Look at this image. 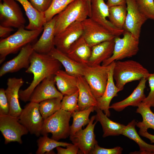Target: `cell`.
I'll return each instance as SVG.
<instances>
[{"mask_svg": "<svg viewBox=\"0 0 154 154\" xmlns=\"http://www.w3.org/2000/svg\"><path fill=\"white\" fill-rule=\"evenodd\" d=\"M48 134L40 137L37 141L38 149L36 152L37 154L49 153L53 149L58 147H66L71 143L59 142L48 137Z\"/></svg>", "mask_w": 154, "mask_h": 154, "instance_id": "cell-32", "label": "cell"}, {"mask_svg": "<svg viewBox=\"0 0 154 154\" xmlns=\"http://www.w3.org/2000/svg\"><path fill=\"white\" fill-rule=\"evenodd\" d=\"M83 33L82 22H74L55 36V47L61 52L67 54L70 46L82 35Z\"/></svg>", "mask_w": 154, "mask_h": 154, "instance_id": "cell-14", "label": "cell"}, {"mask_svg": "<svg viewBox=\"0 0 154 154\" xmlns=\"http://www.w3.org/2000/svg\"><path fill=\"white\" fill-rule=\"evenodd\" d=\"M54 75L45 78L36 87L30 97L29 101L39 103L48 99L63 98V95L55 86Z\"/></svg>", "mask_w": 154, "mask_h": 154, "instance_id": "cell-17", "label": "cell"}, {"mask_svg": "<svg viewBox=\"0 0 154 154\" xmlns=\"http://www.w3.org/2000/svg\"><path fill=\"white\" fill-rule=\"evenodd\" d=\"M115 62L110 64L107 83L104 92L102 96L97 99V106L96 107L103 111L108 117L110 116L109 111L110 103L113 98L117 96V93L121 91L114 82L113 70Z\"/></svg>", "mask_w": 154, "mask_h": 154, "instance_id": "cell-20", "label": "cell"}, {"mask_svg": "<svg viewBox=\"0 0 154 154\" xmlns=\"http://www.w3.org/2000/svg\"><path fill=\"white\" fill-rule=\"evenodd\" d=\"M56 16L55 36L74 22L90 17L91 8L85 0H75Z\"/></svg>", "mask_w": 154, "mask_h": 154, "instance_id": "cell-4", "label": "cell"}, {"mask_svg": "<svg viewBox=\"0 0 154 154\" xmlns=\"http://www.w3.org/2000/svg\"><path fill=\"white\" fill-rule=\"evenodd\" d=\"M150 74L147 69L137 61L128 60L115 62L113 77L116 86L121 91L127 83L140 80L143 78L147 79Z\"/></svg>", "mask_w": 154, "mask_h": 154, "instance_id": "cell-2", "label": "cell"}, {"mask_svg": "<svg viewBox=\"0 0 154 154\" xmlns=\"http://www.w3.org/2000/svg\"><path fill=\"white\" fill-rule=\"evenodd\" d=\"M0 131L5 139V143L13 142L22 143L21 137L29 132L19 120L18 117L0 115Z\"/></svg>", "mask_w": 154, "mask_h": 154, "instance_id": "cell-9", "label": "cell"}, {"mask_svg": "<svg viewBox=\"0 0 154 154\" xmlns=\"http://www.w3.org/2000/svg\"><path fill=\"white\" fill-rule=\"evenodd\" d=\"M62 98L46 100L39 103V110L44 119L50 116L61 109Z\"/></svg>", "mask_w": 154, "mask_h": 154, "instance_id": "cell-34", "label": "cell"}, {"mask_svg": "<svg viewBox=\"0 0 154 154\" xmlns=\"http://www.w3.org/2000/svg\"><path fill=\"white\" fill-rule=\"evenodd\" d=\"M139 133L140 135L149 139L151 143H154V135L149 133L147 130L139 129Z\"/></svg>", "mask_w": 154, "mask_h": 154, "instance_id": "cell-44", "label": "cell"}, {"mask_svg": "<svg viewBox=\"0 0 154 154\" xmlns=\"http://www.w3.org/2000/svg\"><path fill=\"white\" fill-rule=\"evenodd\" d=\"M137 107L136 112L141 115L143 120L137 122V126L139 129L147 130L151 128L154 130V113L151 110L150 107L142 102Z\"/></svg>", "mask_w": 154, "mask_h": 154, "instance_id": "cell-33", "label": "cell"}, {"mask_svg": "<svg viewBox=\"0 0 154 154\" xmlns=\"http://www.w3.org/2000/svg\"><path fill=\"white\" fill-rule=\"evenodd\" d=\"M147 80L148 81L150 91L142 102L150 108L154 107V73L150 74Z\"/></svg>", "mask_w": 154, "mask_h": 154, "instance_id": "cell-38", "label": "cell"}, {"mask_svg": "<svg viewBox=\"0 0 154 154\" xmlns=\"http://www.w3.org/2000/svg\"><path fill=\"white\" fill-rule=\"evenodd\" d=\"M147 80L146 78H141L137 87L128 97L121 101L113 104L110 106V108L120 112L129 106L137 107L146 97L144 90Z\"/></svg>", "mask_w": 154, "mask_h": 154, "instance_id": "cell-21", "label": "cell"}, {"mask_svg": "<svg viewBox=\"0 0 154 154\" xmlns=\"http://www.w3.org/2000/svg\"><path fill=\"white\" fill-rule=\"evenodd\" d=\"M127 14L123 28L139 40L142 26L148 19L139 9L135 0H126Z\"/></svg>", "mask_w": 154, "mask_h": 154, "instance_id": "cell-13", "label": "cell"}, {"mask_svg": "<svg viewBox=\"0 0 154 154\" xmlns=\"http://www.w3.org/2000/svg\"><path fill=\"white\" fill-rule=\"evenodd\" d=\"M95 110L96 112L95 119L99 121L102 125L104 132L103 137L122 135L125 125L110 120L102 110L96 107H95Z\"/></svg>", "mask_w": 154, "mask_h": 154, "instance_id": "cell-28", "label": "cell"}, {"mask_svg": "<svg viewBox=\"0 0 154 154\" xmlns=\"http://www.w3.org/2000/svg\"><path fill=\"white\" fill-rule=\"evenodd\" d=\"M34 51L31 43L22 48L16 56L2 65L0 69V77L7 73L17 72L23 68L27 69L30 65V57Z\"/></svg>", "mask_w": 154, "mask_h": 154, "instance_id": "cell-15", "label": "cell"}, {"mask_svg": "<svg viewBox=\"0 0 154 154\" xmlns=\"http://www.w3.org/2000/svg\"><path fill=\"white\" fill-rule=\"evenodd\" d=\"M95 119V115L92 116L89 123L84 129H81L72 135H70V139L73 144L77 145L82 153L90 154L95 145L98 143L95 138L94 130L98 122Z\"/></svg>", "mask_w": 154, "mask_h": 154, "instance_id": "cell-12", "label": "cell"}, {"mask_svg": "<svg viewBox=\"0 0 154 154\" xmlns=\"http://www.w3.org/2000/svg\"><path fill=\"white\" fill-rule=\"evenodd\" d=\"M74 0H52L49 7L44 13L46 22L52 19Z\"/></svg>", "mask_w": 154, "mask_h": 154, "instance_id": "cell-35", "label": "cell"}, {"mask_svg": "<svg viewBox=\"0 0 154 154\" xmlns=\"http://www.w3.org/2000/svg\"><path fill=\"white\" fill-rule=\"evenodd\" d=\"M135 1L139 9L147 19L154 20V0Z\"/></svg>", "mask_w": 154, "mask_h": 154, "instance_id": "cell-37", "label": "cell"}, {"mask_svg": "<svg viewBox=\"0 0 154 154\" xmlns=\"http://www.w3.org/2000/svg\"><path fill=\"white\" fill-rule=\"evenodd\" d=\"M30 2L36 9L39 11L44 13L49 7L52 0H29Z\"/></svg>", "mask_w": 154, "mask_h": 154, "instance_id": "cell-41", "label": "cell"}, {"mask_svg": "<svg viewBox=\"0 0 154 154\" xmlns=\"http://www.w3.org/2000/svg\"><path fill=\"white\" fill-rule=\"evenodd\" d=\"M61 63L68 74L78 77L83 76L84 68L86 64L77 62L69 57L67 54L57 49L53 48L48 54Z\"/></svg>", "mask_w": 154, "mask_h": 154, "instance_id": "cell-24", "label": "cell"}, {"mask_svg": "<svg viewBox=\"0 0 154 154\" xmlns=\"http://www.w3.org/2000/svg\"><path fill=\"white\" fill-rule=\"evenodd\" d=\"M78 90L71 95L63 96L61 102V109L71 113L79 111L78 105Z\"/></svg>", "mask_w": 154, "mask_h": 154, "instance_id": "cell-36", "label": "cell"}, {"mask_svg": "<svg viewBox=\"0 0 154 154\" xmlns=\"http://www.w3.org/2000/svg\"><path fill=\"white\" fill-rule=\"evenodd\" d=\"M9 106L6 96L5 90L3 88L0 89V115L9 114Z\"/></svg>", "mask_w": 154, "mask_h": 154, "instance_id": "cell-40", "label": "cell"}, {"mask_svg": "<svg viewBox=\"0 0 154 154\" xmlns=\"http://www.w3.org/2000/svg\"><path fill=\"white\" fill-rule=\"evenodd\" d=\"M72 113L61 109L44 120L41 134H52L51 138L57 141L70 135L69 122Z\"/></svg>", "mask_w": 154, "mask_h": 154, "instance_id": "cell-5", "label": "cell"}, {"mask_svg": "<svg viewBox=\"0 0 154 154\" xmlns=\"http://www.w3.org/2000/svg\"><path fill=\"white\" fill-rule=\"evenodd\" d=\"M24 81L22 78H10L7 79L5 92L9 106V114L18 117L22 109L19 102V92Z\"/></svg>", "mask_w": 154, "mask_h": 154, "instance_id": "cell-19", "label": "cell"}, {"mask_svg": "<svg viewBox=\"0 0 154 154\" xmlns=\"http://www.w3.org/2000/svg\"><path fill=\"white\" fill-rule=\"evenodd\" d=\"M0 3V25L18 29L26 22L21 9L15 0H2Z\"/></svg>", "mask_w": 154, "mask_h": 154, "instance_id": "cell-8", "label": "cell"}, {"mask_svg": "<svg viewBox=\"0 0 154 154\" xmlns=\"http://www.w3.org/2000/svg\"><path fill=\"white\" fill-rule=\"evenodd\" d=\"M14 30L13 28L3 26L0 25V37L5 38L8 37L11 32Z\"/></svg>", "mask_w": 154, "mask_h": 154, "instance_id": "cell-43", "label": "cell"}, {"mask_svg": "<svg viewBox=\"0 0 154 154\" xmlns=\"http://www.w3.org/2000/svg\"><path fill=\"white\" fill-rule=\"evenodd\" d=\"M109 21L117 28L124 29L127 14L126 4L109 7Z\"/></svg>", "mask_w": 154, "mask_h": 154, "instance_id": "cell-31", "label": "cell"}, {"mask_svg": "<svg viewBox=\"0 0 154 154\" xmlns=\"http://www.w3.org/2000/svg\"><path fill=\"white\" fill-rule=\"evenodd\" d=\"M19 2L23 8L29 20L25 28L29 30L39 29L46 22L44 13L40 12L35 8L28 0H15Z\"/></svg>", "mask_w": 154, "mask_h": 154, "instance_id": "cell-26", "label": "cell"}, {"mask_svg": "<svg viewBox=\"0 0 154 154\" xmlns=\"http://www.w3.org/2000/svg\"><path fill=\"white\" fill-rule=\"evenodd\" d=\"M43 30L41 29L29 30L25 27L18 29L13 34L0 40V63H2L8 55L17 53L27 44L31 43Z\"/></svg>", "mask_w": 154, "mask_h": 154, "instance_id": "cell-3", "label": "cell"}, {"mask_svg": "<svg viewBox=\"0 0 154 154\" xmlns=\"http://www.w3.org/2000/svg\"><path fill=\"white\" fill-rule=\"evenodd\" d=\"M91 51L92 48L82 36L71 45L67 54L77 62L87 64Z\"/></svg>", "mask_w": 154, "mask_h": 154, "instance_id": "cell-27", "label": "cell"}, {"mask_svg": "<svg viewBox=\"0 0 154 154\" xmlns=\"http://www.w3.org/2000/svg\"><path fill=\"white\" fill-rule=\"evenodd\" d=\"M85 0L89 4L90 6L91 7V3L90 2V0Z\"/></svg>", "mask_w": 154, "mask_h": 154, "instance_id": "cell-46", "label": "cell"}, {"mask_svg": "<svg viewBox=\"0 0 154 154\" xmlns=\"http://www.w3.org/2000/svg\"><path fill=\"white\" fill-rule=\"evenodd\" d=\"M137 122L133 119L125 125L122 135L135 141L139 145L140 150L134 154H154V145L148 144L139 136L135 128Z\"/></svg>", "mask_w": 154, "mask_h": 154, "instance_id": "cell-29", "label": "cell"}, {"mask_svg": "<svg viewBox=\"0 0 154 154\" xmlns=\"http://www.w3.org/2000/svg\"><path fill=\"white\" fill-rule=\"evenodd\" d=\"M2 0H0V1H1Z\"/></svg>", "mask_w": 154, "mask_h": 154, "instance_id": "cell-47", "label": "cell"}, {"mask_svg": "<svg viewBox=\"0 0 154 154\" xmlns=\"http://www.w3.org/2000/svg\"><path fill=\"white\" fill-rule=\"evenodd\" d=\"M115 42L113 40L105 41L92 47L91 53L87 64L90 66L100 65L112 55Z\"/></svg>", "mask_w": 154, "mask_h": 154, "instance_id": "cell-22", "label": "cell"}, {"mask_svg": "<svg viewBox=\"0 0 154 154\" xmlns=\"http://www.w3.org/2000/svg\"><path fill=\"white\" fill-rule=\"evenodd\" d=\"M123 150V148L119 146L111 149L104 148L100 147L97 143L90 154H120Z\"/></svg>", "mask_w": 154, "mask_h": 154, "instance_id": "cell-39", "label": "cell"}, {"mask_svg": "<svg viewBox=\"0 0 154 154\" xmlns=\"http://www.w3.org/2000/svg\"><path fill=\"white\" fill-rule=\"evenodd\" d=\"M56 19L55 16L50 20L44 23L42 35L37 42L33 45L34 50L35 52L47 54L55 47L54 39Z\"/></svg>", "mask_w": 154, "mask_h": 154, "instance_id": "cell-18", "label": "cell"}, {"mask_svg": "<svg viewBox=\"0 0 154 154\" xmlns=\"http://www.w3.org/2000/svg\"><path fill=\"white\" fill-rule=\"evenodd\" d=\"M95 107L92 106L82 110L73 112L71 116L73 119L72 124L70 126V135H72L82 129V127L88 124L90 121L89 115L95 110Z\"/></svg>", "mask_w": 154, "mask_h": 154, "instance_id": "cell-30", "label": "cell"}, {"mask_svg": "<svg viewBox=\"0 0 154 154\" xmlns=\"http://www.w3.org/2000/svg\"><path fill=\"white\" fill-rule=\"evenodd\" d=\"M66 148H63L60 146L56 147L58 154H76L78 151L79 148L76 145L71 144L66 147Z\"/></svg>", "mask_w": 154, "mask_h": 154, "instance_id": "cell-42", "label": "cell"}, {"mask_svg": "<svg viewBox=\"0 0 154 154\" xmlns=\"http://www.w3.org/2000/svg\"><path fill=\"white\" fill-rule=\"evenodd\" d=\"M106 4L109 7L115 6L126 5V0H107Z\"/></svg>", "mask_w": 154, "mask_h": 154, "instance_id": "cell-45", "label": "cell"}, {"mask_svg": "<svg viewBox=\"0 0 154 154\" xmlns=\"http://www.w3.org/2000/svg\"><path fill=\"white\" fill-rule=\"evenodd\" d=\"M30 63L25 71L33 74V81L24 90H20L19 98L26 102L29 101L30 97L36 87L44 79L54 75L60 69L62 64L58 60L49 54H41L34 51L30 58Z\"/></svg>", "mask_w": 154, "mask_h": 154, "instance_id": "cell-1", "label": "cell"}, {"mask_svg": "<svg viewBox=\"0 0 154 154\" xmlns=\"http://www.w3.org/2000/svg\"><path fill=\"white\" fill-rule=\"evenodd\" d=\"M18 118L19 122L31 134L37 137L41 134L44 119L39 110V103L30 102L27 104Z\"/></svg>", "mask_w": 154, "mask_h": 154, "instance_id": "cell-10", "label": "cell"}, {"mask_svg": "<svg viewBox=\"0 0 154 154\" xmlns=\"http://www.w3.org/2000/svg\"><path fill=\"white\" fill-rule=\"evenodd\" d=\"M110 66V64L107 66L85 65L83 76L96 99L102 96L104 92Z\"/></svg>", "mask_w": 154, "mask_h": 154, "instance_id": "cell-7", "label": "cell"}, {"mask_svg": "<svg viewBox=\"0 0 154 154\" xmlns=\"http://www.w3.org/2000/svg\"><path fill=\"white\" fill-rule=\"evenodd\" d=\"M123 37L116 36L113 54L102 65L107 66L112 62L130 58L136 55L139 50V40L135 38L129 32L124 30Z\"/></svg>", "mask_w": 154, "mask_h": 154, "instance_id": "cell-6", "label": "cell"}, {"mask_svg": "<svg viewBox=\"0 0 154 154\" xmlns=\"http://www.w3.org/2000/svg\"><path fill=\"white\" fill-rule=\"evenodd\" d=\"M54 78L58 90L64 96L69 95L77 91L78 78L59 70L55 74Z\"/></svg>", "mask_w": 154, "mask_h": 154, "instance_id": "cell-25", "label": "cell"}, {"mask_svg": "<svg viewBox=\"0 0 154 154\" xmlns=\"http://www.w3.org/2000/svg\"><path fill=\"white\" fill-rule=\"evenodd\" d=\"M90 18L110 31L116 36L121 33L118 29L107 19L109 15V8L104 0H91Z\"/></svg>", "mask_w": 154, "mask_h": 154, "instance_id": "cell-16", "label": "cell"}, {"mask_svg": "<svg viewBox=\"0 0 154 154\" xmlns=\"http://www.w3.org/2000/svg\"><path fill=\"white\" fill-rule=\"evenodd\" d=\"M82 36L91 47L102 42L113 40L116 37L106 28L90 17L82 22Z\"/></svg>", "mask_w": 154, "mask_h": 154, "instance_id": "cell-11", "label": "cell"}, {"mask_svg": "<svg viewBox=\"0 0 154 154\" xmlns=\"http://www.w3.org/2000/svg\"><path fill=\"white\" fill-rule=\"evenodd\" d=\"M90 0V3H91V0Z\"/></svg>", "mask_w": 154, "mask_h": 154, "instance_id": "cell-48", "label": "cell"}, {"mask_svg": "<svg viewBox=\"0 0 154 154\" xmlns=\"http://www.w3.org/2000/svg\"><path fill=\"white\" fill-rule=\"evenodd\" d=\"M78 78L79 92L78 105L79 110L97 106V99L94 95L88 83L83 76Z\"/></svg>", "mask_w": 154, "mask_h": 154, "instance_id": "cell-23", "label": "cell"}]
</instances>
